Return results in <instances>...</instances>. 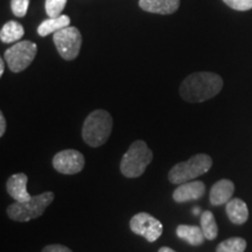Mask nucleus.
<instances>
[{"label": "nucleus", "mask_w": 252, "mask_h": 252, "mask_svg": "<svg viewBox=\"0 0 252 252\" xmlns=\"http://www.w3.org/2000/svg\"><path fill=\"white\" fill-rule=\"evenodd\" d=\"M223 88V80L215 72H194L180 86V96L186 102L201 103L215 97Z\"/></svg>", "instance_id": "obj_1"}, {"label": "nucleus", "mask_w": 252, "mask_h": 252, "mask_svg": "<svg viewBox=\"0 0 252 252\" xmlns=\"http://www.w3.org/2000/svg\"><path fill=\"white\" fill-rule=\"evenodd\" d=\"M113 119L105 110H94L86 118L82 127V138L91 147H99L111 134Z\"/></svg>", "instance_id": "obj_2"}, {"label": "nucleus", "mask_w": 252, "mask_h": 252, "mask_svg": "<svg viewBox=\"0 0 252 252\" xmlns=\"http://www.w3.org/2000/svg\"><path fill=\"white\" fill-rule=\"evenodd\" d=\"M152 160L153 152L147 146V144L144 140H135L122 158V174L128 179L139 178L144 174Z\"/></svg>", "instance_id": "obj_3"}, {"label": "nucleus", "mask_w": 252, "mask_h": 252, "mask_svg": "<svg viewBox=\"0 0 252 252\" xmlns=\"http://www.w3.org/2000/svg\"><path fill=\"white\" fill-rule=\"evenodd\" d=\"M213 159L208 154L198 153L187 161L179 162L169 171L168 180L174 185H181L206 174L212 168Z\"/></svg>", "instance_id": "obj_4"}, {"label": "nucleus", "mask_w": 252, "mask_h": 252, "mask_svg": "<svg viewBox=\"0 0 252 252\" xmlns=\"http://www.w3.org/2000/svg\"><path fill=\"white\" fill-rule=\"evenodd\" d=\"M54 201V193L46 191L40 195L32 196L26 202H14L7 208V215L17 222H28L35 220L45 213L46 208Z\"/></svg>", "instance_id": "obj_5"}, {"label": "nucleus", "mask_w": 252, "mask_h": 252, "mask_svg": "<svg viewBox=\"0 0 252 252\" xmlns=\"http://www.w3.org/2000/svg\"><path fill=\"white\" fill-rule=\"evenodd\" d=\"M37 46L32 41H19L6 50L4 58L12 72L24 71L35 59Z\"/></svg>", "instance_id": "obj_6"}, {"label": "nucleus", "mask_w": 252, "mask_h": 252, "mask_svg": "<svg viewBox=\"0 0 252 252\" xmlns=\"http://www.w3.org/2000/svg\"><path fill=\"white\" fill-rule=\"evenodd\" d=\"M54 43L60 56L67 61H72L80 54L82 35L76 27L68 26L54 33Z\"/></svg>", "instance_id": "obj_7"}, {"label": "nucleus", "mask_w": 252, "mask_h": 252, "mask_svg": "<svg viewBox=\"0 0 252 252\" xmlns=\"http://www.w3.org/2000/svg\"><path fill=\"white\" fill-rule=\"evenodd\" d=\"M130 228L135 235L143 236L153 243L162 234V224L159 220L147 213H139L130 220Z\"/></svg>", "instance_id": "obj_8"}, {"label": "nucleus", "mask_w": 252, "mask_h": 252, "mask_svg": "<svg viewBox=\"0 0 252 252\" xmlns=\"http://www.w3.org/2000/svg\"><path fill=\"white\" fill-rule=\"evenodd\" d=\"M84 156L76 150H63L53 158V167L61 174H77L84 168Z\"/></svg>", "instance_id": "obj_9"}, {"label": "nucleus", "mask_w": 252, "mask_h": 252, "mask_svg": "<svg viewBox=\"0 0 252 252\" xmlns=\"http://www.w3.org/2000/svg\"><path fill=\"white\" fill-rule=\"evenodd\" d=\"M206 193V185L201 181H188L179 185L173 193V200L178 203L198 200Z\"/></svg>", "instance_id": "obj_10"}, {"label": "nucleus", "mask_w": 252, "mask_h": 252, "mask_svg": "<svg viewBox=\"0 0 252 252\" xmlns=\"http://www.w3.org/2000/svg\"><path fill=\"white\" fill-rule=\"evenodd\" d=\"M28 178L24 173H18L9 176L7 184H6V190L9 196L14 198L15 202H26L31 200L32 195L27 190Z\"/></svg>", "instance_id": "obj_11"}, {"label": "nucleus", "mask_w": 252, "mask_h": 252, "mask_svg": "<svg viewBox=\"0 0 252 252\" xmlns=\"http://www.w3.org/2000/svg\"><path fill=\"white\" fill-rule=\"evenodd\" d=\"M235 191L234 182L223 179L217 181L210 189V203L213 206H220V204L228 203Z\"/></svg>", "instance_id": "obj_12"}, {"label": "nucleus", "mask_w": 252, "mask_h": 252, "mask_svg": "<svg viewBox=\"0 0 252 252\" xmlns=\"http://www.w3.org/2000/svg\"><path fill=\"white\" fill-rule=\"evenodd\" d=\"M139 6L150 13L173 14L178 11L180 0H139Z\"/></svg>", "instance_id": "obj_13"}, {"label": "nucleus", "mask_w": 252, "mask_h": 252, "mask_svg": "<svg viewBox=\"0 0 252 252\" xmlns=\"http://www.w3.org/2000/svg\"><path fill=\"white\" fill-rule=\"evenodd\" d=\"M226 215L234 224H244L249 219L247 203L241 198H232L226 203Z\"/></svg>", "instance_id": "obj_14"}, {"label": "nucleus", "mask_w": 252, "mask_h": 252, "mask_svg": "<svg viewBox=\"0 0 252 252\" xmlns=\"http://www.w3.org/2000/svg\"><path fill=\"white\" fill-rule=\"evenodd\" d=\"M176 235L179 238L184 239L188 244L193 245V247H198V245L203 244L204 235L201 226L196 225H187L181 224L176 228Z\"/></svg>", "instance_id": "obj_15"}, {"label": "nucleus", "mask_w": 252, "mask_h": 252, "mask_svg": "<svg viewBox=\"0 0 252 252\" xmlns=\"http://www.w3.org/2000/svg\"><path fill=\"white\" fill-rule=\"evenodd\" d=\"M68 26H70V18L68 15L62 14L58 18H49L42 21L40 26L37 27V33H39L40 36H47Z\"/></svg>", "instance_id": "obj_16"}, {"label": "nucleus", "mask_w": 252, "mask_h": 252, "mask_svg": "<svg viewBox=\"0 0 252 252\" xmlns=\"http://www.w3.org/2000/svg\"><path fill=\"white\" fill-rule=\"evenodd\" d=\"M25 30L23 25L17 21H8L2 26L0 31V40L4 43L18 42L24 36Z\"/></svg>", "instance_id": "obj_17"}, {"label": "nucleus", "mask_w": 252, "mask_h": 252, "mask_svg": "<svg viewBox=\"0 0 252 252\" xmlns=\"http://www.w3.org/2000/svg\"><path fill=\"white\" fill-rule=\"evenodd\" d=\"M201 229H202L204 237L209 241H213L217 237V234H219V228H217V223L215 220V217H214V214L209 210H206L201 214Z\"/></svg>", "instance_id": "obj_18"}, {"label": "nucleus", "mask_w": 252, "mask_h": 252, "mask_svg": "<svg viewBox=\"0 0 252 252\" xmlns=\"http://www.w3.org/2000/svg\"><path fill=\"white\" fill-rule=\"evenodd\" d=\"M247 241L241 237H232L219 244L216 252H244Z\"/></svg>", "instance_id": "obj_19"}, {"label": "nucleus", "mask_w": 252, "mask_h": 252, "mask_svg": "<svg viewBox=\"0 0 252 252\" xmlns=\"http://www.w3.org/2000/svg\"><path fill=\"white\" fill-rule=\"evenodd\" d=\"M67 5V0H46L45 8L49 18H58Z\"/></svg>", "instance_id": "obj_20"}, {"label": "nucleus", "mask_w": 252, "mask_h": 252, "mask_svg": "<svg viewBox=\"0 0 252 252\" xmlns=\"http://www.w3.org/2000/svg\"><path fill=\"white\" fill-rule=\"evenodd\" d=\"M30 0H12L11 8L15 17L24 18L28 11Z\"/></svg>", "instance_id": "obj_21"}, {"label": "nucleus", "mask_w": 252, "mask_h": 252, "mask_svg": "<svg viewBox=\"0 0 252 252\" xmlns=\"http://www.w3.org/2000/svg\"><path fill=\"white\" fill-rule=\"evenodd\" d=\"M223 1L236 11H249L252 8V0H223Z\"/></svg>", "instance_id": "obj_22"}, {"label": "nucleus", "mask_w": 252, "mask_h": 252, "mask_svg": "<svg viewBox=\"0 0 252 252\" xmlns=\"http://www.w3.org/2000/svg\"><path fill=\"white\" fill-rule=\"evenodd\" d=\"M42 252H72V251L69 248L64 247V245L52 244V245H47V247L42 250Z\"/></svg>", "instance_id": "obj_23"}, {"label": "nucleus", "mask_w": 252, "mask_h": 252, "mask_svg": "<svg viewBox=\"0 0 252 252\" xmlns=\"http://www.w3.org/2000/svg\"><path fill=\"white\" fill-rule=\"evenodd\" d=\"M5 131H6V119H5L4 113L0 112V137H2V135L5 134Z\"/></svg>", "instance_id": "obj_24"}, {"label": "nucleus", "mask_w": 252, "mask_h": 252, "mask_svg": "<svg viewBox=\"0 0 252 252\" xmlns=\"http://www.w3.org/2000/svg\"><path fill=\"white\" fill-rule=\"evenodd\" d=\"M4 71H5V61L4 59H1L0 60V76L4 75Z\"/></svg>", "instance_id": "obj_25"}, {"label": "nucleus", "mask_w": 252, "mask_h": 252, "mask_svg": "<svg viewBox=\"0 0 252 252\" xmlns=\"http://www.w3.org/2000/svg\"><path fill=\"white\" fill-rule=\"evenodd\" d=\"M158 252H176V251H174L173 249L168 248V247H162V248H160V250Z\"/></svg>", "instance_id": "obj_26"}, {"label": "nucleus", "mask_w": 252, "mask_h": 252, "mask_svg": "<svg viewBox=\"0 0 252 252\" xmlns=\"http://www.w3.org/2000/svg\"><path fill=\"white\" fill-rule=\"evenodd\" d=\"M194 214H196V215H198V214H201V213H200V209H198L197 207H195V209H194Z\"/></svg>", "instance_id": "obj_27"}]
</instances>
